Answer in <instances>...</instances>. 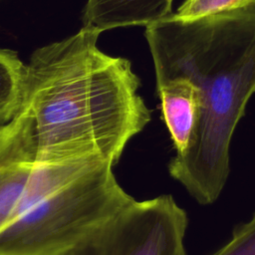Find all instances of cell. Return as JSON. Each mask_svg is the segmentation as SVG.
<instances>
[{
    "label": "cell",
    "mask_w": 255,
    "mask_h": 255,
    "mask_svg": "<svg viewBox=\"0 0 255 255\" xmlns=\"http://www.w3.org/2000/svg\"><path fill=\"white\" fill-rule=\"evenodd\" d=\"M187 224L171 195L133 199L62 255H186Z\"/></svg>",
    "instance_id": "obj_4"
},
{
    "label": "cell",
    "mask_w": 255,
    "mask_h": 255,
    "mask_svg": "<svg viewBox=\"0 0 255 255\" xmlns=\"http://www.w3.org/2000/svg\"><path fill=\"white\" fill-rule=\"evenodd\" d=\"M155 83L184 78L200 93L198 123L169 174L203 205L229 175L232 135L255 94V6L190 21L167 18L144 30Z\"/></svg>",
    "instance_id": "obj_2"
},
{
    "label": "cell",
    "mask_w": 255,
    "mask_h": 255,
    "mask_svg": "<svg viewBox=\"0 0 255 255\" xmlns=\"http://www.w3.org/2000/svg\"><path fill=\"white\" fill-rule=\"evenodd\" d=\"M155 85L161 116L175 154L182 153L190 144L198 123L200 93L192 82L184 78H173Z\"/></svg>",
    "instance_id": "obj_5"
},
{
    "label": "cell",
    "mask_w": 255,
    "mask_h": 255,
    "mask_svg": "<svg viewBox=\"0 0 255 255\" xmlns=\"http://www.w3.org/2000/svg\"><path fill=\"white\" fill-rule=\"evenodd\" d=\"M173 0H87L83 26L101 32L115 28L148 27L172 14Z\"/></svg>",
    "instance_id": "obj_6"
},
{
    "label": "cell",
    "mask_w": 255,
    "mask_h": 255,
    "mask_svg": "<svg viewBox=\"0 0 255 255\" xmlns=\"http://www.w3.org/2000/svg\"><path fill=\"white\" fill-rule=\"evenodd\" d=\"M212 255H255V213L239 225L230 240Z\"/></svg>",
    "instance_id": "obj_10"
},
{
    "label": "cell",
    "mask_w": 255,
    "mask_h": 255,
    "mask_svg": "<svg viewBox=\"0 0 255 255\" xmlns=\"http://www.w3.org/2000/svg\"><path fill=\"white\" fill-rule=\"evenodd\" d=\"M103 160L0 231V255H62L134 198Z\"/></svg>",
    "instance_id": "obj_3"
},
{
    "label": "cell",
    "mask_w": 255,
    "mask_h": 255,
    "mask_svg": "<svg viewBox=\"0 0 255 255\" xmlns=\"http://www.w3.org/2000/svg\"><path fill=\"white\" fill-rule=\"evenodd\" d=\"M255 0H184L175 13L168 18L190 21L208 15L231 10L254 7Z\"/></svg>",
    "instance_id": "obj_9"
},
{
    "label": "cell",
    "mask_w": 255,
    "mask_h": 255,
    "mask_svg": "<svg viewBox=\"0 0 255 255\" xmlns=\"http://www.w3.org/2000/svg\"><path fill=\"white\" fill-rule=\"evenodd\" d=\"M101 31L36 49L20 106L0 128V164L41 165L99 158L116 164L150 121L129 60L98 47Z\"/></svg>",
    "instance_id": "obj_1"
},
{
    "label": "cell",
    "mask_w": 255,
    "mask_h": 255,
    "mask_svg": "<svg viewBox=\"0 0 255 255\" xmlns=\"http://www.w3.org/2000/svg\"><path fill=\"white\" fill-rule=\"evenodd\" d=\"M34 166L0 164V231L13 221Z\"/></svg>",
    "instance_id": "obj_8"
},
{
    "label": "cell",
    "mask_w": 255,
    "mask_h": 255,
    "mask_svg": "<svg viewBox=\"0 0 255 255\" xmlns=\"http://www.w3.org/2000/svg\"><path fill=\"white\" fill-rule=\"evenodd\" d=\"M26 64L17 52L0 48V128L15 116L21 102Z\"/></svg>",
    "instance_id": "obj_7"
}]
</instances>
